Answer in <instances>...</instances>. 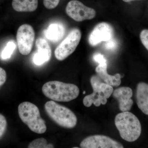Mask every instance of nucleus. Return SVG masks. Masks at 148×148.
Segmentation results:
<instances>
[{"label":"nucleus","mask_w":148,"mask_h":148,"mask_svg":"<svg viewBox=\"0 0 148 148\" xmlns=\"http://www.w3.org/2000/svg\"><path fill=\"white\" fill-rule=\"evenodd\" d=\"M115 124L121 137L128 142H135L141 135L142 126L137 117L129 111L118 114Z\"/></svg>","instance_id":"f257e3e1"},{"label":"nucleus","mask_w":148,"mask_h":148,"mask_svg":"<svg viewBox=\"0 0 148 148\" xmlns=\"http://www.w3.org/2000/svg\"><path fill=\"white\" fill-rule=\"evenodd\" d=\"M42 91L47 98L58 102L73 101L79 93V88L75 85L57 81L46 83L42 86Z\"/></svg>","instance_id":"f03ea898"},{"label":"nucleus","mask_w":148,"mask_h":148,"mask_svg":"<svg viewBox=\"0 0 148 148\" xmlns=\"http://www.w3.org/2000/svg\"><path fill=\"white\" fill-rule=\"evenodd\" d=\"M18 113L21 120L29 129L38 134L46 131L45 121L42 118L38 108L33 103L24 102L18 106Z\"/></svg>","instance_id":"7ed1b4c3"},{"label":"nucleus","mask_w":148,"mask_h":148,"mask_svg":"<svg viewBox=\"0 0 148 148\" xmlns=\"http://www.w3.org/2000/svg\"><path fill=\"white\" fill-rule=\"evenodd\" d=\"M45 108L51 119L59 126L71 129L76 125V116L68 108L51 101L45 103Z\"/></svg>","instance_id":"20e7f679"},{"label":"nucleus","mask_w":148,"mask_h":148,"mask_svg":"<svg viewBox=\"0 0 148 148\" xmlns=\"http://www.w3.org/2000/svg\"><path fill=\"white\" fill-rule=\"evenodd\" d=\"M81 32L75 28L71 30L69 34L55 50V56L57 60L64 61L75 50L81 39Z\"/></svg>","instance_id":"39448f33"},{"label":"nucleus","mask_w":148,"mask_h":148,"mask_svg":"<svg viewBox=\"0 0 148 148\" xmlns=\"http://www.w3.org/2000/svg\"><path fill=\"white\" fill-rule=\"evenodd\" d=\"M16 38L19 52L23 55L29 54L32 51L35 38L33 27L28 24L21 25L17 30Z\"/></svg>","instance_id":"423d86ee"},{"label":"nucleus","mask_w":148,"mask_h":148,"mask_svg":"<svg viewBox=\"0 0 148 148\" xmlns=\"http://www.w3.org/2000/svg\"><path fill=\"white\" fill-rule=\"evenodd\" d=\"M66 13L71 18L79 22L90 20L96 15L95 10L86 6L77 0L70 1L66 6Z\"/></svg>","instance_id":"0eeeda50"},{"label":"nucleus","mask_w":148,"mask_h":148,"mask_svg":"<svg viewBox=\"0 0 148 148\" xmlns=\"http://www.w3.org/2000/svg\"><path fill=\"white\" fill-rule=\"evenodd\" d=\"M82 148H123L121 143L110 137L103 135L89 136L83 140L80 144Z\"/></svg>","instance_id":"6e6552de"},{"label":"nucleus","mask_w":148,"mask_h":148,"mask_svg":"<svg viewBox=\"0 0 148 148\" xmlns=\"http://www.w3.org/2000/svg\"><path fill=\"white\" fill-rule=\"evenodd\" d=\"M113 33V29L110 24L101 22L96 25L90 33L88 42L92 46H95L102 42H107L112 39Z\"/></svg>","instance_id":"1a4fd4ad"},{"label":"nucleus","mask_w":148,"mask_h":148,"mask_svg":"<svg viewBox=\"0 0 148 148\" xmlns=\"http://www.w3.org/2000/svg\"><path fill=\"white\" fill-rule=\"evenodd\" d=\"M114 98L119 103V108L122 112H127L131 110L133 101L132 99L133 92L131 88L128 87H121L114 90Z\"/></svg>","instance_id":"9d476101"},{"label":"nucleus","mask_w":148,"mask_h":148,"mask_svg":"<svg viewBox=\"0 0 148 148\" xmlns=\"http://www.w3.org/2000/svg\"><path fill=\"white\" fill-rule=\"evenodd\" d=\"M38 51L35 53L33 58L34 63L40 66L49 61L51 56L50 46L44 39L39 38L36 41Z\"/></svg>","instance_id":"9b49d317"},{"label":"nucleus","mask_w":148,"mask_h":148,"mask_svg":"<svg viewBox=\"0 0 148 148\" xmlns=\"http://www.w3.org/2000/svg\"><path fill=\"white\" fill-rule=\"evenodd\" d=\"M136 100L139 108L145 114L148 115V84L140 82L136 90Z\"/></svg>","instance_id":"f8f14e48"},{"label":"nucleus","mask_w":148,"mask_h":148,"mask_svg":"<svg viewBox=\"0 0 148 148\" xmlns=\"http://www.w3.org/2000/svg\"><path fill=\"white\" fill-rule=\"evenodd\" d=\"M95 72L98 76L105 83L114 87H118L121 84V75L119 73H117L114 75H111L108 74L107 72V64H98L95 69Z\"/></svg>","instance_id":"ddd939ff"},{"label":"nucleus","mask_w":148,"mask_h":148,"mask_svg":"<svg viewBox=\"0 0 148 148\" xmlns=\"http://www.w3.org/2000/svg\"><path fill=\"white\" fill-rule=\"evenodd\" d=\"M65 33V27L60 23L50 24L44 32L46 38L54 42H58L64 37Z\"/></svg>","instance_id":"4468645a"},{"label":"nucleus","mask_w":148,"mask_h":148,"mask_svg":"<svg viewBox=\"0 0 148 148\" xmlns=\"http://www.w3.org/2000/svg\"><path fill=\"white\" fill-rule=\"evenodd\" d=\"M12 6L18 12H32L37 9L38 0H12Z\"/></svg>","instance_id":"2eb2a0df"},{"label":"nucleus","mask_w":148,"mask_h":148,"mask_svg":"<svg viewBox=\"0 0 148 148\" xmlns=\"http://www.w3.org/2000/svg\"><path fill=\"white\" fill-rule=\"evenodd\" d=\"M16 48V45L12 41L9 42L8 43L3 50L2 51L1 57L3 60L10 58L13 53L14 51Z\"/></svg>","instance_id":"dca6fc26"},{"label":"nucleus","mask_w":148,"mask_h":148,"mask_svg":"<svg viewBox=\"0 0 148 148\" xmlns=\"http://www.w3.org/2000/svg\"><path fill=\"white\" fill-rule=\"evenodd\" d=\"M99 89L100 94L103 95L104 97L107 99L110 97L114 91V88L112 86L104 82H102L100 84Z\"/></svg>","instance_id":"f3484780"},{"label":"nucleus","mask_w":148,"mask_h":148,"mask_svg":"<svg viewBox=\"0 0 148 148\" xmlns=\"http://www.w3.org/2000/svg\"><path fill=\"white\" fill-rule=\"evenodd\" d=\"M47 142L45 138H38L32 141L28 145L29 148H47Z\"/></svg>","instance_id":"a211bd4d"},{"label":"nucleus","mask_w":148,"mask_h":148,"mask_svg":"<svg viewBox=\"0 0 148 148\" xmlns=\"http://www.w3.org/2000/svg\"><path fill=\"white\" fill-rule=\"evenodd\" d=\"M99 93L93 92L90 95H86L84 98L83 103L86 107H90L94 103L96 99L98 98Z\"/></svg>","instance_id":"6ab92c4d"},{"label":"nucleus","mask_w":148,"mask_h":148,"mask_svg":"<svg viewBox=\"0 0 148 148\" xmlns=\"http://www.w3.org/2000/svg\"><path fill=\"white\" fill-rule=\"evenodd\" d=\"M7 126V122L5 117L0 114V139L4 135Z\"/></svg>","instance_id":"aec40b11"},{"label":"nucleus","mask_w":148,"mask_h":148,"mask_svg":"<svg viewBox=\"0 0 148 148\" xmlns=\"http://www.w3.org/2000/svg\"><path fill=\"white\" fill-rule=\"evenodd\" d=\"M140 38L142 43L148 50V29H145L141 32Z\"/></svg>","instance_id":"412c9836"},{"label":"nucleus","mask_w":148,"mask_h":148,"mask_svg":"<svg viewBox=\"0 0 148 148\" xmlns=\"http://www.w3.org/2000/svg\"><path fill=\"white\" fill-rule=\"evenodd\" d=\"M60 0H43V3L46 8L53 9L58 5Z\"/></svg>","instance_id":"4be33fe9"},{"label":"nucleus","mask_w":148,"mask_h":148,"mask_svg":"<svg viewBox=\"0 0 148 148\" xmlns=\"http://www.w3.org/2000/svg\"><path fill=\"white\" fill-rule=\"evenodd\" d=\"M93 59L95 62H97L100 65L107 64V61L103 54L100 53H95L93 56Z\"/></svg>","instance_id":"5701e85b"},{"label":"nucleus","mask_w":148,"mask_h":148,"mask_svg":"<svg viewBox=\"0 0 148 148\" xmlns=\"http://www.w3.org/2000/svg\"><path fill=\"white\" fill-rule=\"evenodd\" d=\"M117 47V42L115 40L112 39L106 42L105 48L108 50H114Z\"/></svg>","instance_id":"b1692460"},{"label":"nucleus","mask_w":148,"mask_h":148,"mask_svg":"<svg viewBox=\"0 0 148 148\" xmlns=\"http://www.w3.org/2000/svg\"><path fill=\"white\" fill-rule=\"evenodd\" d=\"M7 74L5 71L0 67V88L4 84L6 81Z\"/></svg>","instance_id":"393cba45"},{"label":"nucleus","mask_w":148,"mask_h":148,"mask_svg":"<svg viewBox=\"0 0 148 148\" xmlns=\"http://www.w3.org/2000/svg\"><path fill=\"white\" fill-rule=\"evenodd\" d=\"M53 148V146L51 144H47V148Z\"/></svg>","instance_id":"a878e982"},{"label":"nucleus","mask_w":148,"mask_h":148,"mask_svg":"<svg viewBox=\"0 0 148 148\" xmlns=\"http://www.w3.org/2000/svg\"><path fill=\"white\" fill-rule=\"evenodd\" d=\"M123 1L125 2H129L132 1H139V0H123Z\"/></svg>","instance_id":"bb28decb"},{"label":"nucleus","mask_w":148,"mask_h":148,"mask_svg":"<svg viewBox=\"0 0 148 148\" xmlns=\"http://www.w3.org/2000/svg\"><path fill=\"white\" fill-rule=\"evenodd\" d=\"M85 93H86V91H84V92H83V94H85Z\"/></svg>","instance_id":"cd10ccee"}]
</instances>
